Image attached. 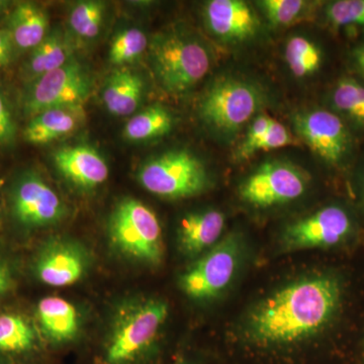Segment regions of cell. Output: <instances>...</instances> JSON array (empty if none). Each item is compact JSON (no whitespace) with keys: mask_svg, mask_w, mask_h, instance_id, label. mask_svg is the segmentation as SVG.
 Wrapping results in <instances>:
<instances>
[{"mask_svg":"<svg viewBox=\"0 0 364 364\" xmlns=\"http://www.w3.org/2000/svg\"><path fill=\"white\" fill-rule=\"evenodd\" d=\"M170 364H189L188 361L186 360V359L184 358H178L176 359V360H174L173 363Z\"/></svg>","mask_w":364,"mask_h":364,"instance_id":"cell-36","label":"cell"},{"mask_svg":"<svg viewBox=\"0 0 364 364\" xmlns=\"http://www.w3.org/2000/svg\"><path fill=\"white\" fill-rule=\"evenodd\" d=\"M73 59V47L60 28L50 31L40 45L32 50L21 73L26 83L46 73L61 68Z\"/></svg>","mask_w":364,"mask_h":364,"instance_id":"cell-19","label":"cell"},{"mask_svg":"<svg viewBox=\"0 0 364 364\" xmlns=\"http://www.w3.org/2000/svg\"><path fill=\"white\" fill-rule=\"evenodd\" d=\"M352 57L359 72L364 76V45L355 48L352 52Z\"/></svg>","mask_w":364,"mask_h":364,"instance_id":"cell-34","label":"cell"},{"mask_svg":"<svg viewBox=\"0 0 364 364\" xmlns=\"http://www.w3.org/2000/svg\"><path fill=\"white\" fill-rule=\"evenodd\" d=\"M36 344V332L25 318L16 314H0V352L21 353Z\"/></svg>","mask_w":364,"mask_h":364,"instance_id":"cell-24","label":"cell"},{"mask_svg":"<svg viewBox=\"0 0 364 364\" xmlns=\"http://www.w3.org/2000/svg\"><path fill=\"white\" fill-rule=\"evenodd\" d=\"M306 186L308 177L296 165L272 160L261 164L243 181L239 195L253 207L270 208L298 200Z\"/></svg>","mask_w":364,"mask_h":364,"instance_id":"cell-9","label":"cell"},{"mask_svg":"<svg viewBox=\"0 0 364 364\" xmlns=\"http://www.w3.org/2000/svg\"><path fill=\"white\" fill-rule=\"evenodd\" d=\"M105 9L104 2L93 0L77 2L72 7L68 20L74 35L85 40L97 38L104 23Z\"/></svg>","mask_w":364,"mask_h":364,"instance_id":"cell-26","label":"cell"},{"mask_svg":"<svg viewBox=\"0 0 364 364\" xmlns=\"http://www.w3.org/2000/svg\"><path fill=\"white\" fill-rule=\"evenodd\" d=\"M53 161L67 181L82 189H93L107 181L109 166L95 148L67 146L53 154Z\"/></svg>","mask_w":364,"mask_h":364,"instance_id":"cell-14","label":"cell"},{"mask_svg":"<svg viewBox=\"0 0 364 364\" xmlns=\"http://www.w3.org/2000/svg\"><path fill=\"white\" fill-rule=\"evenodd\" d=\"M14 287V279L11 270L6 263L0 261V294L6 293Z\"/></svg>","mask_w":364,"mask_h":364,"instance_id":"cell-33","label":"cell"},{"mask_svg":"<svg viewBox=\"0 0 364 364\" xmlns=\"http://www.w3.org/2000/svg\"><path fill=\"white\" fill-rule=\"evenodd\" d=\"M284 57L289 70L299 78L313 75L322 64L320 48L303 36H294L287 41Z\"/></svg>","mask_w":364,"mask_h":364,"instance_id":"cell-25","label":"cell"},{"mask_svg":"<svg viewBox=\"0 0 364 364\" xmlns=\"http://www.w3.org/2000/svg\"><path fill=\"white\" fill-rule=\"evenodd\" d=\"M332 102L340 112L364 127V85L354 79H341L333 91Z\"/></svg>","mask_w":364,"mask_h":364,"instance_id":"cell-28","label":"cell"},{"mask_svg":"<svg viewBox=\"0 0 364 364\" xmlns=\"http://www.w3.org/2000/svg\"><path fill=\"white\" fill-rule=\"evenodd\" d=\"M294 124L301 140L325 162L338 164L348 152L350 136L337 114L314 109L296 114Z\"/></svg>","mask_w":364,"mask_h":364,"instance_id":"cell-12","label":"cell"},{"mask_svg":"<svg viewBox=\"0 0 364 364\" xmlns=\"http://www.w3.org/2000/svg\"><path fill=\"white\" fill-rule=\"evenodd\" d=\"M352 228L350 215L344 208L329 205L289 225L282 238L284 248L294 251L334 247L348 238Z\"/></svg>","mask_w":364,"mask_h":364,"instance_id":"cell-11","label":"cell"},{"mask_svg":"<svg viewBox=\"0 0 364 364\" xmlns=\"http://www.w3.org/2000/svg\"><path fill=\"white\" fill-rule=\"evenodd\" d=\"M11 6V2L9 1H1L0 0V16H1L2 14L6 13L7 9H9V6Z\"/></svg>","mask_w":364,"mask_h":364,"instance_id":"cell-35","label":"cell"},{"mask_svg":"<svg viewBox=\"0 0 364 364\" xmlns=\"http://www.w3.org/2000/svg\"><path fill=\"white\" fill-rule=\"evenodd\" d=\"M328 21L334 26H364V0H338L327 6Z\"/></svg>","mask_w":364,"mask_h":364,"instance_id":"cell-30","label":"cell"},{"mask_svg":"<svg viewBox=\"0 0 364 364\" xmlns=\"http://www.w3.org/2000/svg\"><path fill=\"white\" fill-rule=\"evenodd\" d=\"M263 104L261 91L241 79H218L200 102V117L210 128L233 135L248 123Z\"/></svg>","mask_w":364,"mask_h":364,"instance_id":"cell-6","label":"cell"},{"mask_svg":"<svg viewBox=\"0 0 364 364\" xmlns=\"http://www.w3.org/2000/svg\"><path fill=\"white\" fill-rule=\"evenodd\" d=\"M342 299L341 280L332 273L289 282L251 309L244 321L242 341L260 353L293 351L331 327Z\"/></svg>","mask_w":364,"mask_h":364,"instance_id":"cell-1","label":"cell"},{"mask_svg":"<svg viewBox=\"0 0 364 364\" xmlns=\"http://www.w3.org/2000/svg\"><path fill=\"white\" fill-rule=\"evenodd\" d=\"M296 139L284 124L267 114H260L249 126L243 142L237 150V160L244 161L262 151H270L294 145Z\"/></svg>","mask_w":364,"mask_h":364,"instance_id":"cell-21","label":"cell"},{"mask_svg":"<svg viewBox=\"0 0 364 364\" xmlns=\"http://www.w3.org/2000/svg\"><path fill=\"white\" fill-rule=\"evenodd\" d=\"M144 88L143 79L135 72L114 71L105 81L102 91L105 109L114 116H130L142 102Z\"/></svg>","mask_w":364,"mask_h":364,"instance_id":"cell-20","label":"cell"},{"mask_svg":"<svg viewBox=\"0 0 364 364\" xmlns=\"http://www.w3.org/2000/svg\"><path fill=\"white\" fill-rule=\"evenodd\" d=\"M168 316V305L149 299L119 314L105 348L104 364H134L152 348Z\"/></svg>","mask_w":364,"mask_h":364,"instance_id":"cell-3","label":"cell"},{"mask_svg":"<svg viewBox=\"0 0 364 364\" xmlns=\"http://www.w3.org/2000/svg\"><path fill=\"white\" fill-rule=\"evenodd\" d=\"M138 178L153 195L170 200L200 195L210 186L205 164L186 150L163 153L142 165Z\"/></svg>","mask_w":364,"mask_h":364,"instance_id":"cell-5","label":"cell"},{"mask_svg":"<svg viewBox=\"0 0 364 364\" xmlns=\"http://www.w3.org/2000/svg\"><path fill=\"white\" fill-rule=\"evenodd\" d=\"M11 207L16 222L30 229L59 222L66 210L54 189L33 171L23 172L14 181Z\"/></svg>","mask_w":364,"mask_h":364,"instance_id":"cell-10","label":"cell"},{"mask_svg":"<svg viewBox=\"0 0 364 364\" xmlns=\"http://www.w3.org/2000/svg\"><path fill=\"white\" fill-rule=\"evenodd\" d=\"M18 136V123L13 107L0 88V149L13 147Z\"/></svg>","mask_w":364,"mask_h":364,"instance_id":"cell-31","label":"cell"},{"mask_svg":"<svg viewBox=\"0 0 364 364\" xmlns=\"http://www.w3.org/2000/svg\"><path fill=\"white\" fill-rule=\"evenodd\" d=\"M149 57L155 77L170 95H181L198 85L212 64L203 43L176 32L155 36L149 44Z\"/></svg>","mask_w":364,"mask_h":364,"instance_id":"cell-2","label":"cell"},{"mask_svg":"<svg viewBox=\"0 0 364 364\" xmlns=\"http://www.w3.org/2000/svg\"><path fill=\"white\" fill-rule=\"evenodd\" d=\"M16 52L9 31L6 28H0V68H6L13 63Z\"/></svg>","mask_w":364,"mask_h":364,"instance_id":"cell-32","label":"cell"},{"mask_svg":"<svg viewBox=\"0 0 364 364\" xmlns=\"http://www.w3.org/2000/svg\"><path fill=\"white\" fill-rule=\"evenodd\" d=\"M268 21L273 26L291 25L301 16L306 6L303 0H262L258 1Z\"/></svg>","mask_w":364,"mask_h":364,"instance_id":"cell-29","label":"cell"},{"mask_svg":"<svg viewBox=\"0 0 364 364\" xmlns=\"http://www.w3.org/2000/svg\"><path fill=\"white\" fill-rule=\"evenodd\" d=\"M6 28L16 51H32L49 33V18L37 4L23 1L9 14Z\"/></svg>","mask_w":364,"mask_h":364,"instance_id":"cell-18","label":"cell"},{"mask_svg":"<svg viewBox=\"0 0 364 364\" xmlns=\"http://www.w3.org/2000/svg\"><path fill=\"white\" fill-rule=\"evenodd\" d=\"M149 47L147 36L140 28H130L114 36L109 47V60L112 65L123 66L140 58Z\"/></svg>","mask_w":364,"mask_h":364,"instance_id":"cell-27","label":"cell"},{"mask_svg":"<svg viewBox=\"0 0 364 364\" xmlns=\"http://www.w3.org/2000/svg\"><path fill=\"white\" fill-rule=\"evenodd\" d=\"M85 119L82 105L47 109L31 117L23 136L33 145H46L77 130Z\"/></svg>","mask_w":364,"mask_h":364,"instance_id":"cell-16","label":"cell"},{"mask_svg":"<svg viewBox=\"0 0 364 364\" xmlns=\"http://www.w3.org/2000/svg\"><path fill=\"white\" fill-rule=\"evenodd\" d=\"M109 232L121 252L149 264L161 262V226L155 213L143 203L126 198L117 203L109 218Z\"/></svg>","mask_w":364,"mask_h":364,"instance_id":"cell-4","label":"cell"},{"mask_svg":"<svg viewBox=\"0 0 364 364\" xmlns=\"http://www.w3.org/2000/svg\"><path fill=\"white\" fill-rule=\"evenodd\" d=\"M225 227L220 210H207L182 218L178 227L179 245L184 253L198 255L217 245Z\"/></svg>","mask_w":364,"mask_h":364,"instance_id":"cell-17","label":"cell"},{"mask_svg":"<svg viewBox=\"0 0 364 364\" xmlns=\"http://www.w3.org/2000/svg\"><path fill=\"white\" fill-rule=\"evenodd\" d=\"M91 90L90 72L73 58L61 68L26 83L21 98V111L31 119L55 107H83Z\"/></svg>","mask_w":364,"mask_h":364,"instance_id":"cell-7","label":"cell"},{"mask_svg":"<svg viewBox=\"0 0 364 364\" xmlns=\"http://www.w3.org/2000/svg\"><path fill=\"white\" fill-rule=\"evenodd\" d=\"M173 123V116L166 107L151 105L129 119L124 126V136L133 142L152 140L168 134Z\"/></svg>","mask_w":364,"mask_h":364,"instance_id":"cell-23","label":"cell"},{"mask_svg":"<svg viewBox=\"0 0 364 364\" xmlns=\"http://www.w3.org/2000/svg\"><path fill=\"white\" fill-rule=\"evenodd\" d=\"M242 255L243 240L238 234H230L182 274V291L198 301L217 298L233 282Z\"/></svg>","mask_w":364,"mask_h":364,"instance_id":"cell-8","label":"cell"},{"mask_svg":"<svg viewBox=\"0 0 364 364\" xmlns=\"http://www.w3.org/2000/svg\"><path fill=\"white\" fill-rule=\"evenodd\" d=\"M37 313L43 332L51 341H69L77 334V311L66 299L57 296L43 299L38 305Z\"/></svg>","mask_w":364,"mask_h":364,"instance_id":"cell-22","label":"cell"},{"mask_svg":"<svg viewBox=\"0 0 364 364\" xmlns=\"http://www.w3.org/2000/svg\"><path fill=\"white\" fill-rule=\"evenodd\" d=\"M208 28L227 42H242L255 35L258 20L253 9L241 0H212L205 4Z\"/></svg>","mask_w":364,"mask_h":364,"instance_id":"cell-13","label":"cell"},{"mask_svg":"<svg viewBox=\"0 0 364 364\" xmlns=\"http://www.w3.org/2000/svg\"><path fill=\"white\" fill-rule=\"evenodd\" d=\"M85 272V256L75 245L65 241L48 244L36 262L38 277L51 287L71 286Z\"/></svg>","mask_w":364,"mask_h":364,"instance_id":"cell-15","label":"cell"}]
</instances>
